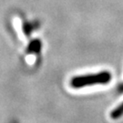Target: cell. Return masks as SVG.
I'll use <instances>...</instances> for the list:
<instances>
[{
  "label": "cell",
  "mask_w": 123,
  "mask_h": 123,
  "mask_svg": "<svg viewBox=\"0 0 123 123\" xmlns=\"http://www.w3.org/2000/svg\"><path fill=\"white\" fill-rule=\"evenodd\" d=\"M111 80V74L109 71H101L96 74L80 75L72 78L70 86L74 88H81L97 84H108Z\"/></svg>",
  "instance_id": "cell-1"
},
{
  "label": "cell",
  "mask_w": 123,
  "mask_h": 123,
  "mask_svg": "<svg viewBox=\"0 0 123 123\" xmlns=\"http://www.w3.org/2000/svg\"><path fill=\"white\" fill-rule=\"evenodd\" d=\"M123 116V102L119 106L117 107L115 110H112V112L110 113V117L113 119H118L120 117Z\"/></svg>",
  "instance_id": "cell-2"
}]
</instances>
